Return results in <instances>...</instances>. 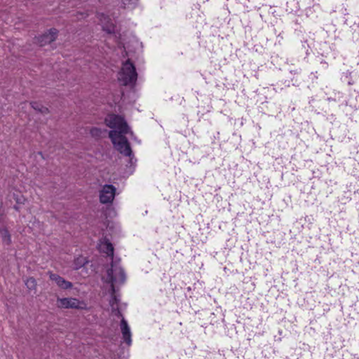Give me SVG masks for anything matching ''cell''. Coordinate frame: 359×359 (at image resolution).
<instances>
[{"label": "cell", "mask_w": 359, "mask_h": 359, "mask_svg": "<svg viewBox=\"0 0 359 359\" xmlns=\"http://www.w3.org/2000/svg\"><path fill=\"white\" fill-rule=\"evenodd\" d=\"M110 139L113 146L117 150L125 156H129L131 154V150L129 142L125 136L122 133L117 131H112L110 134Z\"/></svg>", "instance_id": "1"}, {"label": "cell", "mask_w": 359, "mask_h": 359, "mask_svg": "<svg viewBox=\"0 0 359 359\" xmlns=\"http://www.w3.org/2000/svg\"><path fill=\"white\" fill-rule=\"evenodd\" d=\"M121 82L124 85H129L136 82L137 79V72L134 64L128 60L124 64L120 72Z\"/></svg>", "instance_id": "2"}, {"label": "cell", "mask_w": 359, "mask_h": 359, "mask_svg": "<svg viewBox=\"0 0 359 359\" xmlns=\"http://www.w3.org/2000/svg\"><path fill=\"white\" fill-rule=\"evenodd\" d=\"M58 34L59 32L56 28L49 29L42 34H39L34 38V41L37 46H47L52 44L56 40L57 38L58 37Z\"/></svg>", "instance_id": "3"}, {"label": "cell", "mask_w": 359, "mask_h": 359, "mask_svg": "<svg viewBox=\"0 0 359 359\" xmlns=\"http://www.w3.org/2000/svg\"><path fill=\"white\" fill-rule=\"evenodd\" d=\"M105 123L114 131L122 133H122L126 134L129 130L127 122L118 115H109L106 117Z\"/></svg>", "instance_id": "4"}, {"label": "cell", "mask_w": 359, "mask_h": 359, "mask_svg": "<svg viewBox=\"0 0 359 359\" xmlns=\"http://www.w3.org/2000/svg\"><path fill=\"white\" fill-rule=\"evenodd\" d=\"M115 196V189L112 186L107 185L103 188L100 194V199L103 203H110Z\"/></svg>", "instance_id": "5"}, {"label": "cell", "mask_w": 359, "mask_h": 359, "mask_svg": "<svg viewBox=\"0 0 359 359\" xmlns=\"http://www.w3.org/2000/svg\"><path fill=\"white\" fill-rule=\"evenodd\" d=\"M58 307L60 308L67 309H79L82 308V304L77 300L72 299V298H62V299H58Z\"/></svg>", "instance_id": "6"}, {"label": "cell", "mask_w": 359, "mask_h": 359, "mask_svg": "<svg viewBox=\"0 0 359 359\" xmlns=\"http://www.w3.org/2000/svg\"><path fill=\"white\" fill-rule=\"evenodd\" d=\"M49 277L51 280L54 281L60 288H63V289H70L72 287L71 283L65 280L63 278L60 277V276L57 275L56 274L49 272Z\"/></svg>", "instance_id": "7"}, {"label": "cell", "mask_w": 359, "mask_h": 359, "mask_svg": "<svg viewBox=\"0 0 359 359\" xmlns=\"http://www.w3.org/2000/svg\"><path fill=\"white\" fill-rule=\"evenodd\" d=\"M25 286L30 291H35L37 287V281L34 277H30L25 281Z\"/></svg>", "instance_id": "8"}, {"label": "cell", "mask_w": 359, "mask_h": 359, "mask_svg": "<svg viewBox=\"0 0 359 359\" xmlns=\"http://www.w3.org/2000/svg\"><path fill=\"white\" fill-rule=\"evenodd\" d=\"M122 330L123 331V334L124 338H125L126 341L127 343H131V334L129 332V328H128L127 324L125 322H122Z\"/></svg>", "instance_id": "9"}, {"label": "cell", "mask_w": 359, "mask_h": 359, "mask_svg": "<svg viewBox=\"0 0 359 359\" xmlns=\"http://www.w3.org/2000/svg\"><path fill=\"white\" fill-rule=\"evenodd\" d=\"M30 105L34 110H35L36 111L41 112V113L46 114L49 112V110L43 106L42 105L37 104V103H31Z\"/></svg>", "instance_id": "10"}, {"label": "cell", "mask_w": 359, "mask_h": 359, "mask_svg": "<svg viewBox=\"0 0 359 359\" xmlns=\"http://www.w3.org/2000/svg\"><path fill=\"white\" fill-rule=\"evenodd\" d=\"M1 235H2L3 239H4L5 242L7 243V244H11V236L9 232H8V229L6 228L1 229Z\"/></svg>", "instance_id": "11"}]
</instances>
